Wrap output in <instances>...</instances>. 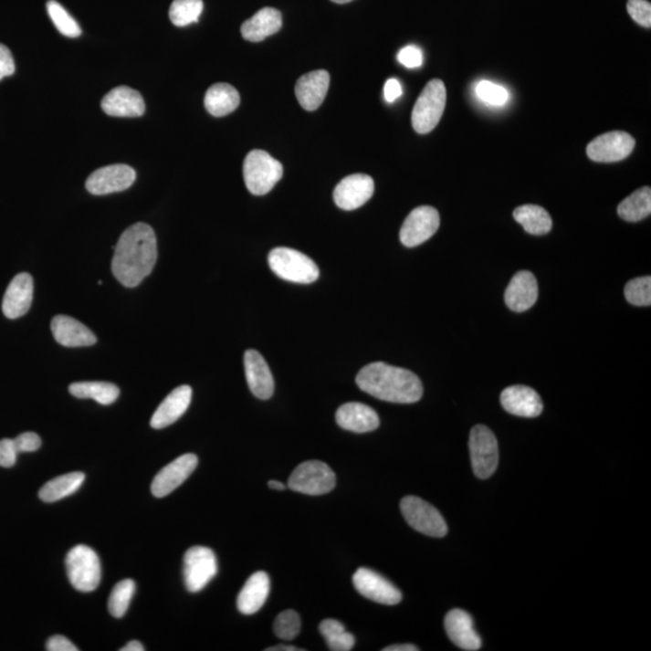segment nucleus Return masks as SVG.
<instances>
[{"label": "nucleus", "mask_w": 651, "mask_h": 651, "mask_svg": "<svg viewBox=\"0 0 651 651\" xmlns=\"http://www.w3.org/2000/svg\"><path fill=\"white\" fill-rule=\"evenodd\" d=\"M69 393L74 397L82 400H94L101 405H110L118 400L120 389L111 383L82 382L74 383L69 386Z\"/></svg>", "instance_id": "7c9ffc66"}, {"label": "nucleus", "mask_w": 651, "mask_h": 651, "mask_svg": "<svg viewBox=\"0 0 651 651\" xmlns=\"http://www.w3.org/2000/svg\"><path fill=\"white\" fill-rule=\"evenodd\" d=\"M85 474L73 472L55 478L47 481L39 491V499L47 503L58 502L59 499L75 494L84 484Z\"/></svg>", "instance_id": "c756f323"}, {"label": "nucleus", "mask_w": 651, "mask_h": 651, "mask_svg": "<svg viewBox=\"0 0 651 651\" xmlns=\"http://www.w3.org/2000/svg\"><path fill=\"white\" fill-rule=\"evenodd\" d=\"M270 269L281 279L311 284L320 276L318 266L307 255L289 247H277L268 256Z\"/></svg>", "instance_id": "20e7f679"}, {"label": "nucleus", "mask_w": 651, "mask_h": 651, "mask_svg": "<svg viewBox=\"0 0 651 651\" xmlns=\"http://www.w3.org/2000/svg\"><path fill=\"white\" fill-rule=\"evenodd\" d=\"M635 146V138L626 131H608L594 138L586 148V153L598 163H614L630 156Z\"/></svg>", "instance_id": "9b49d317"}, {"label": "nucleus", "mask_w": 651, "mask_h": 651, "mask_svg": "<svg viewBox=\"0 0 651 651\" xmlns=\"http://www.w3.org/2000/svg\"><path fill=\"white\" fill-rule=\"evenodd\" d=\"M397 58L401 64H404V66L409 68V69L419 68L423 66L424 62L423 51H421L420 47H415V45H409V47L402 48Z\"/></svg>", "instance_id": "79ce46f5"}, {"label": "nucleus", "mask_w": 651, "mask_h": 651, "mask_svg": "<svg viewBox=\"0 0 651 651\" xmlns=\"http://www.w3.org/2000/svg\"><path fill=\"white\" fill-rule=\"evenodd\" d=\"M332 2L337 3V4H346V3L352 2V0H332Z\"/></svg>", "instance_id": "864d4df0"}, {"label": "nucleus", "mask_w": 651, "mask_h": 651, "mask_svg": "<svg viewBox=\"0 0 651 651\" xmlns=\"http://www.w3.org/2000/svg\"><path fill=\"white\" fill-rule=\"evenodd\" d=\"M402 86L400 81L396 79H390L386 81L385 88H383V96L387 103H394V100H398L402 96Z\"/></svg>", "instance_id": "de8ad7c7"}, {"label": "nucleus", "mask_w": 651, "mask_h": 651, "mask_svg": "<svg viewBox=\"0 0 651 651\" xmlns=\"http://www.w3.org/2000/svg\"><path fill=\"white\" fill-rule=\"evenodd\" d=\"M625 297L627 302L637 307H648L651 304V278L642 277L628 281L625 286Z\"/></svg>", "instance_id": "4c0bfd02"}, {"label": "nucleus", "mask_w": 651, "mask_h": 651, "mask_svg": "<svg viewBox=\"0 0 651 651\" xmlns=\"http://www.w3.org/2000/svg\"><path fill=\"white\" fill-rule=\"evenodd\" d=\"M157 255L155 232L149 225L139 222L120 236L111 262L112 274L126 288H137L152 274Z\"/></svg>", "instance_id": "f257e3e1"}, {"label": "nucleus", "mask_w": 651, "mask_h": 651, "mask_svg": "<svg viewBox=\"0 0 651 651\" xmlns=\"http://www.w3.org/2000/svg\"><path fill=\"white\" fill-rule=\"evenodd\" d=\"M627 11L635 24L646 28L651 27V4L648 0H628Z\"/></svg>", "instance_id": "a19ab883"}, {"label": "nucleus", "mask_w": 651, "mask_h": 651, "mask_svg": "<svg viewBox=\"0 0 651 651\" xmlns=\"http://www.w3.org/2000/svg\"><path fill=\"white\" fill-rule=\"evenodd\" d=\"M383 651H417L419 648L413 645H396L390 646L387 648L383 649Z\"/></svg>", "instance_id": "09e8293b"}, {"label": "nucleus", "mask_w": 651, "mask_h": 651, "mask_svg": "<svg viewBox=\"0 0 651 651\" xmlns=\"http://www.w3.org/2000/svg\"><path fill=\"white\" fill-rule=\"evenodd\" d=\"M440 225L439 213L432 206H419L405 218L400 232L401 243L415 247L436 235Z\"/></svg>", "instance_id": "f8f14e48"}, {"label": "nucleus", "mask_w": 651, "mask_h": 651, "mask_svg": "<svg viewBox=\"0 0 651 651\" xmlns=\"http://www.w3.org/2000/svg\"><path fill=\"white\" fill-rule=\"evenodd\" d=\"M33 278L28 273L17 274L4 295L2 310L7 319H18L27 314L33 302Z\"/></svg>", "instance_id": "a211bd4d"}, {"label": "nucleus", "mask_w": 651, "mask_h": 651, "mask_svg": "<svg viewBox=\"0 0 651 651\" xmlns=\"http://www.w3.org/2000/svg\"><path fill=\"white\" fill-rule=\"evenodd\" d=\"M446 631L451 642L460 649L476 651L481 648V638L474 630L472 616L462 609H453L446 616Z\"/></svg>", "instance_id": "412c9836"}, {"label": "nucleus", "mask_w": 651, "mask_h": 651, "mask_svg": "<svg viewBox=\"0 0 651 651\" xmlns=\"http://www.w3.org/2000/svg\"><path fill=\"white\" fill-rule=\"evenodd\" d=\"M244 180L247 190L255 195H263L273 190L280 182L284 168L279 161L263 150H252L243 165Z\"/></svg>", "instance_id": "7ed1b4c3"}, {"label": "nucleus", "mask_w": 651, "mask_h": 651, "mask_svg": "<svg viewBox=\"0 0 651 651\" xmlns=\"http://www.w3.org/2000/svg\"><path fill=\"white\" fill-rule=\"evenodd\" d=\"M191 400L192 389L190 386L176 387L158 406L152 417V421H150V425L155 430H162V428L171 426L186 413L188 406L191 404Z\"/></svg>", "instance_id": "b1692460"}, {"label": "nucleus", "mask_w": 651, "mask_h": 651, "mask_svg": "<svg viewBox=\"0 0 651 651\" xmlns=\"http://www.w3.org/2000/svg\"><path fill=\"white\" fill-rule=\"evenodd\" d=\"M303 649L297 648L293 646H276L267 648L266 651H302Z\"/></svg>", "instance_id": "3c124183"}, {"label": "nucleus", "mask_w": 651, "mask_h": 651, "mask_svg": "<svg viewBox=\"0 0 651 651\" xmlns=\"http://www.w3.org/2000/svg\"><path fill=\"white\" fill-rule=\"evenodd\" d=\"M51 331L56 341L67 348H82L97 342L92 331L70 316H55L51 321Z\"/></svg>", "instance_id": "4be33fe9"}, {"label": "nucleus", "mask_w": 651, "mask_h": 651, "mask_svg": "<svg viewBox=\"0 0 651 651\" xmlns=\"http://www.w3.org/2000/svg\"><path fill=\"white\" fill-rule=\"evenodd\" d=\"M135 593V583L131 579H124L116 584L114 590L109 597V613L114 618H122L126 614L128 608Z\"/></svg>", "instance_id": "c9c22d12"}, {"label": "nucleus", "mask_w": 651, "mask_h": 651, "mask_svg": "<svg viewBox=\"0 0 651 651\" xmlns=\"http://www.w3.org/2000/svg\"><path fill=\"white\" fill-rule=\"evenodd\" d=\"M356 383L364 393L391 404H415L424 394L423 383L413 372L383 362L362 368Z\"/></svg>", "instance_id": "f03ea898"}, {"label": "nucleus", "mask_w": 651, "mask_h": 651, "mask_svg": "<svg viewBox=\"0 0 651 651\" xmlns=\"http://www.w3.org/2000/svg\"><path fill=\"white\" fill-rule=\"evenodd\" d=\"M282 27V16L279 10L274 7H263L254 16L244 22L242 36L251 43H259L266 37L273 36Z\"/></svg>", "instance_id": "cd10ccee"}, {"label": "nucleus", "mask_w": 651, "mask_h": 651, "mask_svg": "<svg viewBox=\"0 0 651 651\" xmlns=\"http://www.w3.org/2000/svg\"><path fill=\"white\" fill-rule=\"evenodd\" d=\"M268 487L269 488H272V490H277V491H284L288 487L284 483H281V481H277V480H270L268 481Z\"/></svg>", "instance_id": "603ef678"}, {"label": "nucleus", "mask_w": 651, "mask_h": 651, "mask_svg": "<svg viewBox=\"0 0 651 651\" xmlns=\"http://www.w3.org/2000/svg\"><path fill=\"white\" fill-rule=\"evenodd\" d=\"M217 574V560L212 549L194 547L188 549L184 558V579L190 593L205 588Z\"/></svg>", "instance_id": "9d476101"}, {"label": "nucleus", "mask_w": 651, "mask_h": 651, "mask_svg": "<svg viewBox=\"0 0 651 651\" xmlns=\"http://www.w3.org/2000/svg\"><path fill=\"white\" fill-rule=\"evenodd\" d=\"M270 581L265 572H257L247 579L246 585L238 594L236 605L244 615H252L265 605L269 596Z\"/></svg>", "instance_id": "bb28decb"}, {"label": "nucleus", "mask_w": 651, "mask_h": 651, "mask_svg": "<svg viewBox=\"0 0 651 651\" xmlns=\"http://www.w3.org/2000/svg\"><path fill=\"white\" fill-rule=\"evenodd\" d=\"M621 218L628 222H638L651 214V190L646 186L635 191L625 198L618 206Z\"/></svg>", "instance_id": "473e14b6"}, {"label": "nucleus", "mask_w": 651, "mask_h": 651, "mask_svg": "<svg viewBox=\"0 0 651 651\" xmlns=\"http://www.w3.org/2000/svg\"><path fill=\"white\" fill-rule=\"evenodd\" d=\"M68 578L75 589L91 593L100 586L101 566L100 556L88 545H77L66 558Z\"/></svg>", "instance_id": "39448f33"}, {"label": "nucleus", "mask_w": 651, "mask_h": 651, "mask_svg": "<svg viewBox=\"0 0 651 651\" xmlns=\"http://www.w3.org/2000/svg\"><path fill=\"white\" fill-rule=\"evenodd\" d=\"M500 404L511 415L537 417L543 412V402L540 394L524 385L507 387L500 394Z\"/></svg>", "instance_id": "6ab92c4d"}, {"label": "nucleus", "mask_w": 651, "mask_h": 651, "mask_svg": "<svg viewBox=\"0 0 651 651\" xmlns=\"http://www.w3.org/2000/svg\"><path fill=\"white\" fill-rule=\"evenodd\" d=\"M15 61L13 54L5 45L0 44V80L11 77L15 73Z\"/></svg>", "instance_id": "a18cd8bd"}, {"label": "nucleus", "mask_w": 651, "mask_h": 651, "mask_svg": "<svg viewBox=\"0 0 651 651\" xmlns=\"http://www.w3.org/2000/svg\"><path fill=\"white\" fill-rule=\"evenodd\" d=\"M48 16L58 29L59 33L68 37H78L81 36V28L74 17L64 9L63 5L56 0H50L47 4Z\"/></svg>", "instance_id": "e433bc0d"}, {"label": "nucleus", "mask_w": 651, "mask_h": 651, "mask_svg": "<svg viewBox=\"0 0 651 651\" xmlns=\"http://www.w3.org/2000/svg\"><path fill=\"white\" fill-rule=\"evenodd\" d=\"M320 632L325 638L329 649L332 651H349L355 646V637L345 630L341 621L326 619L320 624Z\"/></svg>", "instance_id": "72a5a7b5"}, {"label": "nucleus", "mask_w": 651, "mask_h": 651, "mask_svg": "<svg viewBox=\"0 0 651 651\" xmlns=\"http://www.w3.org/2000/svg\"><path fill=\"white\" fill-rule=\"evenodd\" d=\"M18 451L14 439L0 440V467L10 468L16 464Z\"/></svg>", "instance_id": "37998d69"}, {"label": "nucleus", "mask_w": 651, "mask_h": 651, "mask_svg": "<svg viewBox=\"0 0 651 651\" xmlns=\"http://www.w3.org/2000/svg\"><path fill=\"white\" fill-rule=\"evenodd\" d=\"M300 618L299 613L288 609V611L280 613L274 621V634L282 641H292L299 635Z\"/></svg>", "instance_id": "58836bf2"}, {"label": "nucleus", "mask_w": 651, "mask_h": 651, "mask_svg": "<svg viewBox=\"0 0 651 651\" xmlns=\"http://www.w3.org/2000/svg\"><path fill=\"white\" fill-rule=\"evenodd\" d=\"M122 651H144L145 648L142 646L141 642L131 641L128 643L126 646H123Z\"/></svg>", "instance_id": "8fccbe9b"}, {"label": "nucleus", "mask_w": 651, "mask_h": 651, "mask_svg": "<svg viewBox=\"0 0 651 651\" xmlns=\"http://www.w3.org/2000/svg\"><path fill=\"white\" fill-rule=\"evenodd\" d=\"M352 583L363 597L376 604L394 605L402 601V593L393 583L368 568H360L353 574Z\"/></svg>", "instance_id": "4468645a"}, {"label": "nucleus", "mask_w": 651, "mask_h": 651, "mask_svg": "<svg viewBox=\"0 0 651 651\" xmlns=\"http://www.w3.org/2000/svg\"><path fill=\"white\" fill-rule=\"evenodd\" d=\"M244 366L251 393L259 400H269L274 394V379L261 353L256 350H247L244 356Z\"/></svg>", "instance_id": "aec40b11"}, {"label": "nucleus", "mask_w": 651, "mask_h": 651, "mask_svg": "<svg viewBox=\"0 0 651 651\" xmlns=\"http://www.w3.org/2000/svg\"><path fill=\"white\" fill-rule=\"evenodd\" d=\"M470 461L474 474L479 479H488L499 466V443L490 428L478 425L469 436Z\"/></svg>", "instance_id": "6e6552de"}, {"label": "nucleus", "mask_w": 651, "mask_h": 651, "mask_svg": "<svg viewBox=\"0 0 651 651\" xmlns=\"http://www.w3.org/2000/svg\"><path fill=\"white\" fill-rule=\"evenodd\" d=\"M240 104L239 92L232 85H213L205 93V105L206 111L215 118H222L235 111Z\"/></svg>", "instance_id": "c85d7f7f"}, {"label": "nucleus", "mask_w": 651, "mask_h": 651, "mask_svg": "<svg viewBox=\"0 0 651 651\" xmlns=\"http://www.w3.org/2000/svg\"><path fill=\"white\" fill-rule=\"evenodd\" d=\"M478 97L485 103L500 107L509 100V94L503 86L494 84L491 81H480L476 89Z\"/></svg>", "instance_id": "ea45409f"}, {"label": "nucleus", "mask_w": 651, "mask_h": 651, "mask_svg": "<svg viewBox=\"0 0 651 651\" xmlns=\"http://www.w3.org/2000/svg\"><path fill=\"white\" fill-rule=\"evenodd\" d=\"M330 79L329 71L326 70L311 71L299 78L295 93L303 109L314 111L323 103L329 91Z\"/></svg>", "instance_id": "393cba45"}, {"label": "nucleus", "mask_w": 651, "mask_h": 651, "mask_svg": "<svg viewBox=\"0 0 651 651\" xmlns=\"http://www.w3.org/2000/svg\"><path fill=\"white\" fill-rule=\"evenodd\" d=\"M337 424L346 431L367 434L379 427L378 414L371 406L357 402L340 406L336 413Z\"/></svg>", "instance_id": "a878e982"}, {"label": "nucleus", "mask_w": 651, "mask_h": 651, "mask_svg": "<svg viewBox=\"0 0 651 651\" xmlns=\"http://www.w3.org/2000/svg\"><path fill=\"white\" fill-rule=\"evenodd\" d=\"M198 457L194 454H185L176 458L157 473L152 484V495L157 499L172 494L197 468Z\"/></svg>", "instance_id": "2eb2a0df"}, {"label": "nucleus", "mask_w": 651, "mask_h": 651, "mask_svg": "<svg viewBox=\"0 0 651 651\" xmlns=\"http://www.w3.org/2000/svg\"><path fill=\"white\" fill-rule=\"evenodd\" d=\"M402 514L410 526L426 536H446L447 526L442 514L426 500L415 496H406L401 502Z\"/></svg>", "instance_id": "1a4fd4ad"}, {"label": "nucleus", "mask_w": 651, "mask_h": 651, "mask_svg": "<svg viewBox=\"0 0 651 651\" xmlns=\"http://www.w3.org/2000/svg\"><path fill=\"white\" fill-rule=\"evenodd\" d=\"M47 650L48 651H78L77 646L73 645L64 635H52L47 643Z\"/></svg>", "instance_id": "49530a36"}, {"label": "nucleus", "mask_w": 651, "mask_h": 651, "mask_svg": "<svg viewBox=\"0 0 651 651\" xmlns=\"http://www.w3.org/2000/svg\"><path fill=\"white\" fill-rule=\"evenodd\" d=\"M504 299L510 310L517 312L529 310L538 299L536 277L528 270L515 274L504 293Z\"/></svg>", "instance_id": "5701e85b"}, {"label": "nucleus", "mask_w": 651, "mask_h": 651, "mask_svg": "<svg viewBox=\"0 0 651 651\" xmlns=\"http://www.w3.org/2000/svg\"><path fill=\"white\" fill-rule=\"evenodd\" d=\"M203 0H174L169 9V18L173 25L186 27L198 22L203 13Z\"/></svg>", "instance_id": "f704fd0d"}, {"label": "nucleus", "mask_w": 651, "mask_h": 651, "mask_svg": "<svg viewBox=\"0 0 651 651\" xmlns=\"http://www.w3.org/2000/svg\"><path fill=\"white\" fill-rule=\"evenodd\" d=\"M446 104V85L439 79L431 80L417 98L413 109L412 124L419 134L434 131L442 119Z\"/></svg>", "instance_id": "423d86ee"}, {"label": "nucleus", "mask_w": 651, "mask_h": 651, "mask_svg": "<svg viewBox=\"0 0 651 651\" xmlns=\"http://www.w3.org/2000/svg\"><path fill=\"white\" fill-rule=\"evenodd\" d=\"M288 488L304 495H326L336 488V474L321 461H306L293 470Z\"/></svg>", "instance_id": "0eeeda50"}, {"label": "nucleus", "mask_w": 651, "mask_h": 651, "mask_svg": "<svg viewBox=\"0 0 651 651\" xmlns=\"http://www.w3.org/2000/svg\"><path fill=\"white\" fill-rule=\"evenodd\" d=\"M515 221L532 236H544L551 231V216L540 205H521L514 210Z\"/></svg>", "instance_id": "2f4dec72"}, {"label": "nucleus", "mask_w": 651, "mask_h": 651, "mask_svg": "<svg viewBox=\"0 0 651 651\" xmlns=\"http://www.w3.org/2000/svg\"><path fill=\"white\" fill-rule=\"evenodd\" d=\"M137 178L135 171L130 165L112 164L97 169L89 176L86 188L94 195L115 194L127 190L133 185Z\"/></svg>", "instance_id": "ddd939ff"}, {"label": "nucleus", "mask_w": 651, "mask_h": 651, "mask_svg": "<svg viewBox=\"0 0 651 651\" xmlns=\"http://www.w3.org/2000/svg\"><path fill=\"white\" fill-rule=\"evenodd\" d=\"M105 114L114 118H141L145 112V101L142 94L128 86L111 89L101 100Z\"/></svg>", "instance_id": "f3484780"}, {"label": "nucleus", "mask_w": 651, "mask_h": 651, "mask_svg": "<svg viewBox=\"0 0 651 651\" xmlns=\"http://www.w3.org/2000/svg\"><path fill=\"white\" fill-rule=\"evenodd\" d=\"M374 194V182L370 175L352 174L342 179L334 188L333 198L342 210H355L366 205Z\"/></svg>", "instance_id": "dca6fc26"}, {"label": "nucleus", "mask_w": 651, "mask_h": 651, "mask_svg": "<svg viewBox=\"0 0 651 651\" xmlns=\"http://www.w3.org/2000/svg\"><path fill=\"white\" fill-rule=\"evenodd\" d=\"M14 440L18 454L33 453V451L40 449L41 446L40 436L37 434H33V432H25V434H21Z\"/></svg>", "instance_id": "c03bdc74"}]
</instances>
